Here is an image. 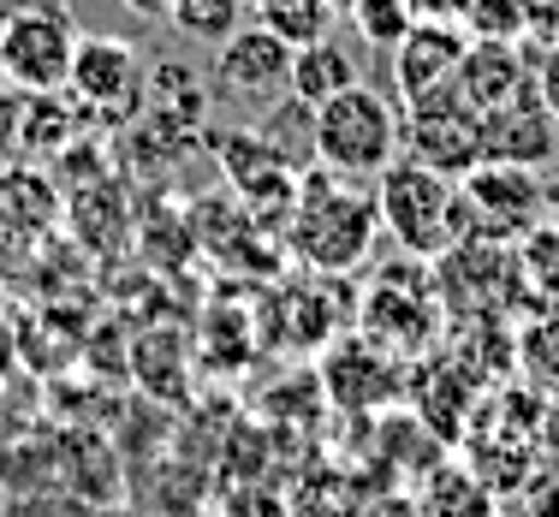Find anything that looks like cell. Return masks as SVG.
Here are the masks:
<instances>
[{"mask_svg": "<svg viewBox=\"0 0 559 517\" xmlns=\"http://www.w3.org/2000/svg\"><path fill=\"white\" fill-rule=\"evenodd\" d=\"M280 244L298 268L310 274H340L364 268L381 244V208H376V184L364 179H340L328 167L298 172V196H292V215L280 227Z\"/></svg>", "mask_w": 559, "mask_h": 517, "instance_id": "1", "label": "cell"}, {"mask_svg": "<svg viewBox=\"0 0 559 517\" xmlns=\"http://www.w3.org/2000/svg\"><path fill=\"white\" fill-rule=\"evenodd\" d=\"M310 155L316 167L340 172V179L376 184L388 161L405 155V108L381 96L376 84H352L334 101L310 108Z\"/></svg>", "mask_w": 559, "mask_h": 517, "instance_id": "2", "label": "cell"}, {"mask_svg": "<svg viewBox=\"0 0 559 517\" xmlns=\"http://www.w3.org/2000/svg\"><path fill=\"white\" fill-rule=\"evenodd\" d=\"M376 208H381V232L393 238L405 256L435 262L471 232V208H464V184L447 172L399 155L388 172L376 179Z\"/></svg>", "mask_w": 559, "mask_h": 517, "instance_id": "3", "label": "cell"}, {"mask_svg": "<svg viewBox=\"0 0 559 517\" xmlns=\"http://www.w3.org/2000/svg\"><path fill=\"white\" fill-rule=\"evenodd\" d=\"M429 262H417V268L399 280V268L376 274V286L364 291V310H357V334L376 339L381 351H393L399 363H417V357H429L435 345L447 334V315H441V291H435Z\"/></svg>", "mask_w": 559, "mask_h": 517, "instance_id": "4", "label": "cell"}, {"mask_svg": "<svg viewBox=\"0 0 559 517\" xmlns=\"http://www.w3.org/2000/svg\"><path fill=\"white\" fill-rule=\"evenodd\" d=\"M405 155L447 179H464L488 161V137H483V113L459 96V89H435L423 101H405Z\"/></svg>", "mask_w": 559, "mask_h": 517, "instance_id": "5", "label": "cell"}, {"mask_svg": "<svg viewBox=\"0 0 559 517\" xmlns=\"http://www.w3.org/2000/svg\"><path fill=\"white\" fill-rule=\"evenodd\" d=\"M72 55H78V24L66 12V0H48V7L0 19V72H7V84L66 89Z\"/></svg>", "mask_w": 559, "mask_h": 517, "instance_id": "6", "label": "cell"}, {"mask_svg": "<svg viewBox=\"0 0 559 517\" xmlns=\"http://www.w3.org/2000/svg\"><path fill=\"white\" fill-rule=\"evenodd\" d=\"M143 84H150V65H143V55L126 36H78L66 89H72V101L84 113L126 125V119H138V108H143Z\"/></svg>", "mask_w": 559, "mask_h": 517, "instance_id": "7", "label": "cell"}, {"mask_svg": "<svg viewBox=\"0 0 559 517\" xmlns=\"http://www.w3.org/2000/svg\"><path fill=\"white\" fill-rule=\"evenodd\" d=\"M464 208H471V232L476 238H500L518 244L530 227H542L548 215V191H542V167H518V161H483L476 172H464Z\"/></svg>", "mask_w": 559, "mask_h": 517, "instance_id": "8", "label": "cell"}, {"mask_svg": "<svg viewBox=\"0 0 559 517\" xmlns=\"http://www.w3.org/2000/svg\"><path fill=\"white\" fill-rule=\"evenodd\" d=\"M464 48H471V31H464L459 19H417L405 36L393 43V89H399V108L405 101H423L435 96V89L452 84V72H459Z\"/></svg>", "mask_w": 559, "mask_h": 517, "instance_id": "9", "label": "cell"}, {"mask_svg": "<svg viewBox=\"0 0 559 517\" xmlns=\"http://www.w3.org/2000/svg\"><path fill=\"white\" fill-rule=\"evenodd\" d=\"M322 393L345 410H388L405 399V363L381 351L376 339H340L322 357Z\"/></svg>", "mask_w": 559, "mask_h": 517, "instance_id": "10", "label": "cell"}, {"mask_svg": "<svg viewBox=\"0 0 559 517\" xmlns=\"http://www.w3.org/2000/svg\"><path fill=\"white\" fill-rule=\"evenodd\" d=\"M215 84L238 101H269L292 84V48L257 19L238 24V31L215 48Z\"/></svg>", "mask_w": 559, "mask_h": 517, "instance_id": "11", "label": "cell"}, {"mask_svg": "<svg viewBox=\"0 0 559 517\" xmlns=\"http://www.w3.org/2000/svg\"><path fill=\"white\" fill-rule=\"evenodd\" d=\"M483 137H488V161L542 167L559 143V119L548 113V101L536 96V84H524L512 101H500L495 113H483Z\"/></svg>", "mask_w": 559, "mask_h": 517, "instance_id": "12", "label": "cell"}, {"mask_svg": "<svg viewBox=\"0 0 559 517\" xmlns=\"http://www.w3.org/2000/svg\"><path fill=\"white\" fill-rule=\"evenodd\" d=\"M524 84H530V65H524V48H518L512 36H471L459 72H452V89H459L476 113H495L500 101H512Z\"/></svg>", "mask_w": 559, "mask_h": 517, "instance_id": "13", "label": "cell"}, {"mask_svg": "<svg viewBox=\"0 0 559 517\" xmlns=\"http://www.w3.org/2000/svg\"><path fill=\"white\" fill-rule=\"evenodd\" d=\"M364 84V65H357V55L345 43H334V36H322V43L310 48H292V101H304V108H322V101H334L340 89Z\"/></svg>", "mask_w": 559, "mask_h": 517, "instance_id": "14", "label": "cell"}, {"mask_svg": "<svg viewBox=\"0 0 559 517\" xmlns=\"http://www.w3.org/2000/svg\"><path fill=\"white\" fill-rule=\"evenodd\" d=\"M512 369L524 375L530 393L559 399V315L554 310H542L536 322H524L512 334Z\"/></svg>", "mask_w": 559, "mask_h": 517, "instance_id": "15", "label": "cell"}, {"mask_svg": "<svg viewBox=\"0 0 559 517\" xmlns=\"http://www.w3.org/2000/svg\"><path fill=\"white\" fill-rule=\"evenodd\" d=\"M423 517H500V494L483 482L476 470H447L429 476V494H423Z\"/></svg>", "mask_w": 559, "mask_h": 517, "instance_id": "16", "label": "cell"}, {"mask_svg": "<svg viewBox=\"0 0 559 517\" xmlns=\"http://www.w3.org/2000/svg\"><path fill=\"white\" fill-rule=\"evenodd\" d=\"M250 19L269 24L286 48H310V43H322V36H334L340 12L328 7V0H257V7H250Z\"/></svg>", "mask_w": 559, "mask_h": 517, "instance_id": "17", "label": "cell"}, {"mask_svg": "<svg viewBox=\"0 0 559 517\" xmlns=\"http://www.w3.org/2000/svg\"><path fill=\"white\" fill-rule=\"evenodd\" d=\"M250 7H257V0H173L167 24L179 36H191V43L221 48L238 24H250Z\"/></svg>", "mask_w": 559, "mask_h": 517, "instance_id": "18", "label": "cell"}, {"mask_svg": "<svg viewBox=\"0 0 559 517\" xmlns=\"http://www.w3.org/2000/svg\"><path fill=\"white\" fill-rule=\"evenodd\" d=\"M345 19L357 24V36H364V48H376V55H393V43L417 24V12H411V0H357Z\"/></svg>", "mask_w": 559, "mask_h": 517, "instance_id": "19", "label": "cell"}, {"mask_svg": "<svg viewBox=\"0 0 559 517\" xmlns=\"http://www.w3.org/2000/svg\"><path fill=\"white\" fill-rule=\"evenodd\" d=\"M524 31L542 43H559V0H524Z\"/></svg>", "mask_w": 559, "mask_h": 517, "instance_id": "20", "label": "cell"}, {"mask_svg": "<svg viewBox=\"0 0 559 517\" xmlns=\"http://www.w3.org/2000/svg\"><path fill=\"white\" fill-rule=\"evenodd\" d=\"M530 84H536V96L548 101V113L559 119V43H548V55H542V65H536Z\"/></svg>", "mask_w": 559, "mask_h": 517, "instance_id": "21", "label": "cell"}, {"mask_svg": "<svg viewBox=\"0 0 559 517\" xmlns=\"http://www.w3.org/2000/svg\"><path fill=\"white\" fill-rule=\"evenodd\" d=\"M126 12H138V19H167L173 12V0H119Z\"/></svg>", "mask_w": 559, "mask_h": 517, "instance_id": "22", "label": "cell"}, {"mask_svg": "<svg viewBox=\"0 0 559 517\" xmlns=\"http://www.w3.org/2000/svg\"><path fill=\"white\" fill-rule=\"evenodd\" d=\"M31 7H48V0H0V19H12V12H31Z\"/></svg>", "mask_w": 559, "mask_h": 517, "instance_id": "23", "label": "cell"}, {"mask_svg": "<svg viewBox=\"0 0 559 517\" xmlns=\"http://www.w3.org/2000/svg\"><path fill=\"white\" fill-rule=\"evenodd\" d=\"M328 7H334V12H352V7H357V0H328Z\"/></svg>", "mask_w": 559, "mask_h": 517, "instance_id": "24", "label": "cell"}, {"mask_svg": "<svg viewBox=\"0 0 559 517\" xmlns=\"http://www.w3.org/2000/svg\"><path fill=\"white\" fill-rule=\"evenodd\" d=\"M554 422H559V405H554Z\"/></svg>", "mask_w": 559, "mask_h": 517, "instance_id": "25", "label": "cell"}]
</instances>
